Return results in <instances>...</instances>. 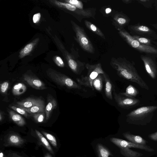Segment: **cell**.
Here are the masks:
<instances>
[{
	"instance_id": "obj_22",
	"label": "cell",
	"mask_w": 157,
	"mask_h": 157,
	"mask_svg": "<svg viewBox=\"0 0 157 157\" xmlns=\"http://www.w3.org/2000/svg\"><path fill=\"white\" fill-rule=\"evenodd\" d=\"M121 154L125 157H140L143 154L138 152L131 150L129 148H120Z\"/></svg>"
},
{
	"instance_id": "obj_5",
	"label": "cell",
	"mask_w": 157,
	"mask_h": 157,
	"mask_svg": "<svg viewBox=\"0 0 157 157\" xmlns=\"http://www.w3.org/2000/svg\"><path fill=\"white\" fill-rule=\"evenodd\" d=\"M48 76L58 85L70 89L81 90L82 87L78 83L67 75L55 71H48Z\"/></svg>"
},
{
	"instance_id": "obj_35",
	"label": "cell",
	"mask_w": 157,
	"mask_h": 157,
	"mask_svg": "<svg viewBox=\"0 0 157 157\" xmlns=\"http://www.w3.org/2000/svg\"><path fill=\"white\" fill-rule=\"evenodd\" d=\"M54 61L56 65L60 67L64 66V64L62 59L59 56H56L54 59Z\"/></svg>"
},
{
	"instance_id": "obj_14",
	"label": "cell",
	"mask_w": 157,
	"mask_h": 157,
	"mask_svg": "<svg viewBox=\"0 0 157 157\" xmlns=\"http://www.w3.org/2000/svg\"><path fill=\"white\" fill-rule=\"evenodd\" d=\"M44 101L40 98H28L17 102L20 107L29 108L43 103Z\"/></svg>"
},
{
	"instance_id": "obj_21",
	"label": "cell",
	"mask_w": 157,
	"mask_h": 157,
	"mask_svg": "<svg viewBox=\"0 0 157 157\" xmlns=\"http://www.w3.org/2000/svg\"><path fill=\"white\" fill-rule=\"evenodd\" d=\"M98 157H109L112 154L106 147L100 144H98L96 147Z\"/></svg>"
},
{
	"instance_id": "obj_34",
	"label": "cell",
	"mask_w": 157,
	"mask_h": 157,
	"mask_svg": "<svg viewBox=\"0 0 157 157\" xmlns=\"http://www.w3.org/2000/svg\"><path fill=\"white\" fill-rule=\"evenodd\" d=\"M137 1L144 7L147 8L151 7L152 5L153 1L152 0H137Z\"/></svg>"
},
{
	"instance_id": "obj_13",
	"label": "cell",
	"mask_w": 157,
	"mask_h": 157,
	"mask_svg": "<svg viewBox=\"0 0 157 157\" xmlns=\"http://www.w3.org/2000/svg\"><path fill=\"white\" fill-rule=\"evenodd\" d=\"M58 2V4L59 5L64 7L70 11L75 12V13L78 15L86 17H89L92 16L91 12L90 10L80 9L76 8L74 6L68 3L58 2Z\"/></svg>"
},
{
	"instance_id": "obj_45",
	"label": "cell",
	"mask_w": 157,
	"mask_h": 157,
	"mask_svg": "<svg viewBox=\"0 0 157 157\" xmlns=\"http://www.w3.org/2000/svg\"><path fill=\"white\" fill-rule=\"evenodd\" d=\"M155 43V44H156L157 45V42H154Z\"/></svg>"
},
{
	"instance_id": "obj_28",
	"label": "cell",
	"mask_w": 157,
	"mask_h": 157,
	"mask_svg": "<svg viewBox=\"0 0 157 157\" xmlns=\"http://www.w3.org/2000/svg\"><path fill=\"white\" fill-rule=\"evenodd\" d=\"M132 37L140 43L146 45L152 46L151 40L148 38L136 35L132 36Z\"/></svg>"
},
{
	"instance_id": "obj_6",
	"label": "cell",
	"mask_w": 157,
	"mask_h": 157,
	"mask_svg": "<svg viewBox=\"0 0 157 157\" xmlns=\"http://www.w3.org/2000/svg\"><path fill=\"white\" fill-rule=\"evenodd\" d=\"M73 23L76 38L80 46L86 52L94 53V48L93 45L84 29L76 23L74 22Z\"/></svg>"
},
{
	"instance_id": "obj_26",
	"label": "cell",
	"mask_w": 157,
	"mask_h": 157,
	"mask_svg": "<svg viewBox=\"0 0 157 157\" xmlns=\"http://www.w3.org/2000/svg\"><path fill=\"white\" fill-rule=\"evenodd\" d=\"M124 93L126 95L135 98L139 94V92L134 86L130 84L126 88Z\"/></svg>"
},
{
	"instance_id": "obj_37",
	"label": "cell",
	"mask_w": 157,
	"mask_h": 157,
	"mask_svg": "<svg viewBox=\"0 0 157 157\" xmlns=\"http://www.w3.org/2000/svg\"><path fill=\"white\" fill-rule=\"evenodd\" d=\"M40 17L41 14L39 13L34 14L33 17V22L35 23L38 22L40 20Z\"/></svg>"
},
{
	"instance_id": "obj_15",
	"label": "cell",
	"mask_w": 157,
	"mask_h": 157,
	"mask_svg": "<svg viewBox=\"0 0 157 157\" xmlns=\"http://www.w3.org/2000/svg\"><path fill=\"white\" fill-rule=\"evenodd\" d=\"M103 75L105 82V95L108 98L112 100L113 99L112 83L108 75L105 72Z\"/></svg>"
},
{
	"instance_id": "obj_2",
	"label": "cell",
	"mask_w": 157,
	"mask_h": 157,
	"mask_svg": "<svg viewBox=\"0 0 157 157\" xmlns=\"http://www.w3.org/2000/svg\"><path fill=\"white\" fill-rule=\"evenodd\" d=\"M157 106H142L131 111L126 116V121L128 123L144 125L152 120Z\"/></svg>"
},
{
	"instance_id": "obj_9",
	"label": "cell",
	"mask_w": 157,
	"mask_h": 157,
	"mask_svg": "<svg viewBox=\"0 0 157 157\" xmlns=\"http://www.w3.org/2000/svg\"><path fill=\"white\" fill-rule=\"evenodd\" d=\"M140 58L147 74L151 78L155 79L157 76V64L155 61L149 55H141Z\"/></svg>"
},
{
	"instance_id": "obj_43",
	"label": "cell",
	"mask_w": 157,
	"mask_h": 157,
	"mask_svg": "<svg viewBox=\"0 0 157 157\" xmlns=\"http://www.w3.org/2000/svg\"><path fill=\"white\" fill-rule=\"evenodd\" d=\"M0 157H4V154L2 152H1L0 153Z\"/></svg>"
},
{
	"instance_id": "obj_38",
	"label": "cell",
	"mask_w": 157,
	"mask_h": 157,
	"mask_svg": "<svg viewBox=\"0 0 157 157\" xmlns=\"http://www.w3.org/2000/svg\"><path fill=\"white\" fill-rule=\"evenodd\" d=\"M149 137L154 141H157V132L149 135Z\"/></svg>"
},
{
	"instance_id": "obj_1",
	"label": "cell",
	"mask_w": 157,
	"mask_h": 157,
	"mask_svg": "<svg viewBox=\"0 0 157 157\" xmlns=\"http://www.w3.org/2000/svg\"><path fill=\"white\" fill-rule=\"evenodd\" d=\"M110 64L120 77L136 83L143 89H149L148 86L138 74L133 64L126 59L112 58Z\"/></svg>"
},
{
	"instance_id": "obj_8",
	"label": "cell",
	"mask_w": 157,
	"mask_h": 157,
	"mask_svg": "<svg viewBox=\"0 0 157 157\" xmlns=\"http://www.w3.org/2000/svg\"><path fill=\"white\" fill-rule=\"evenodd\" d=\"M129 29L136 35L144 37L151 40L157 38L155 32L145 25H135L128 26Z\"/></svg>"
},
{
	"instance_id": "obj_40",
	"label": "cell",
	"mask_w": 157,
	"mask_h": 157,
	"mask_svg": "<svg viewBox=\"0 0 157 157\" xmlns=\"http://www.w3.org/2000/svg\"><path fill=\"white\" fill-rule=\"evenodd\" d=\"M105 11L106 13L108 14L111 12V10L110 8H108L105 9Z\"/></svg>"
},
{
	"instance_id": "obj_30",
	"label": "cell",
	"mask_w": 157,
	"mask_h": 157,
	"mask_svg": "<svg viewBox=\"0 0 157 157\" xmlns=\"http://www.w3.org/2000/svg\"><path fill=\"white\" fill-rule=\"evenodd\" d=\"M67 1L68 3L74 6L78 9H83V5L81 1L77 0H69Z\"/></svg>"
},
{
	"instance_id": "obj_23",
	"label": "cell",
	"mask_w": 157,
	"mask_h": 157,
	"mask_svg": "<svg viewBox=\"0 0 157 157\" xmlns=\"http://www.w3.org/2000/svg\"><path fill=\"white\" fill-rule=\"evenodd\" d=\"M27 90L26 86L23 83H19L13 87L12 92L14 95H20L24 93Z\"/></svg>"
},
{
	"instance_id": "obj_29",
	"label": "cell",
	"mask_w": 157,
	"mask_h": 157,
	"mask_svg": "<svg viewBox=\"0 0 157 157\" xmlns=\"http://www.w3.org/2000/svg\"><path fill=\"white\" fill-rule=\"evenodd\" d=\"M45 113H34L33 114V116L35 120L37 123L42 122L45 117Z\"/></svg>"
},
{
	"instance_id": "obj_11",
	"label": "cell",
	"mask_w": 157,
	"mask_h": 157,
	"mask_svg": "<svg viewBox=\"0 0 157 157\" xmlns=\"http://www.w3.org/2000/svg\"><path fill=\"white\" fill-rule=\"evenodd\" d=\"M25 140L17 133L12 132L7 135L4 138V145L6 147H20L25 142Z\"/></svg>"
},
{
	"instance_id": "obj_31",
	"label": "cell",
	"mask_w": 157,
	"mask_h": 157,
	"mask_svg": "<svg viewBox=\"0 0 157 157\" xmlns=\"http://www.w3.org/2000/svg\"><path fill=\"white\" fill-rule=\"evenodd\" d=\"M118 23L121 25H127L129 21V20L127 17L122 16L120 17L115 20Z\"/></svg>"
},
{
	"instance_id": "obj_24",
	"label": "cell",
	"mask_w": 157,
	"mask_h": 157,
	"mask_svg": "<svg viewBox=\"0 0 157 157\" xmlns=\"http://www.w3.org/2000/svg\"><path fill=\"white\" fill-rule=\"evenodd\" d=\"M84 23L86 27L89 30L103 38L105 39V36L102 32L94 25L86 20L85 21Z\"/></svg>"
},
{
	"instance_id": "obj_39",
	"label": "cell",
	"mask_w": 157,
	"mask_h": 157,
	"mask_svg": "<svg viewBox=\"0 0 157 157\" xmlns=\"http://www.w3.org/2000/svg\"><path fill=\"white\" fill-rule=\"evenodd\" d=\"M5 157H24L18 155L16 153H11L5 156Z\"/></svg>"
},
{
	"instance_id": "obj_44",
	"label": "cell",
	"mask_w": 157,
	"mask_h": 157,
	"mask_svg": "<svg viewBox=\"0 0 157 157\" xmlns=\"http://www.w3.org/2000/svg\"><path fill=\"white\" fill-rule=\"evenodd\" d=\"M2 119V115H1V113L0 114V121H1Z\"/></svg>"
},
{
	"instance_id": "obj_33",
	"label": "cell",
	"mask_w": 157,
	"mask_h": 157,
	"mask_svg": "<svg viewBox=\"0 0 157 157\" xmlns=\"http://www.w3.org/2000/svg\"><path fill=\"white\" fill-rule=\"evenodd\" d=\"M33 48V45L32 43L28 44L26 45L22 50V54L24 55L28 54L31 52Z\"/></svg>"
},
{
	"instance_id": "obj_7",
	"label": "cell",
	"mask_w": 157,
	"mask_h": 157,
	"mask_svg": "<svg viewBox=\"0 0 157 157\" xmlns=\"http://www.w3.org/2000/svg\"><path fill=\"white\" fill-rule=\"evenodd\" d=\"M115 100L118 106L123 109H128L139 105L140 101L134 97L125 95L124 92L117 93L113 92Z\"/></svg>"
},
{
	"instance_id": "obj_42",
	"label": "cell",
	"mask_w": 157,
	"mask_h": 157,
	"mask_svg": "<svg viewBox=\"0 0 157 157\" xmlns=\"http://www.w3.org/2000/svg\"><path fill=\"white\" fill-rule=\"evenodd\" d=\"M44 157H52L49 153H47Z\"/></svg>"
},
{
	"instance_id": "obj_36",
	"label": "cell",
	"mask_w": 157,
	"mask_h": 157,
	"mask_svg": "<svg viewBox=\"0 0 157 157\" xmlns=\"http://www.w3.org/2000/svg\"><path fill=\"white\" fill-rule=\"evenodd\" d=\"M9 86L8 82H5L1 84V91L3 93H4L7 90Z\"/></svg>"
},
{
	"instance_id": "obj_20",
	"label": "cell",
	"mask_w": 157,
	"mask_h": 157,
	"mask_svg": "<svg viewBox=\"0 0 157 157\" xmlns=\"http://www.w3.org/2000/svg\"><path fill=\"white\" fill-rule=\"evenodd\" d=\"M19 107L24 109L27 113L32 114L43 113L44 112L45 110L44 103L29 108Z\"/></svg>"
},
{
	"instance_id": "obj_3",
	"label": "cell",
	"mask_w": 157,
	"mask_h": 157,
	"mask_svg": "<svg viewBox=\"0 0 157 157\" xmlns=\"http://www.w3.org/2000/svg\"><path fill=\"white\" fill-rule=\"evenodd\" d=\"M87 70L86 75H82L80 78H77L76 80L80 85L84 86L94 90L93 83L94 79L100 74H103V71L100 63L95 64H90L87 63L85 65Z\"/></svg>"
},
{
	"instance_id": "obj_27",
	"label": "cell",
	"mask_w": 157,
	"mask_h": 157,
	"mask_svg": "<svg viewBox=\"0 0 157 157\" xmlns=\"http://www.w3.org/2000/svg\"><path fill=\"white\" fill-rule=\"evenodd\" d=\"M42 132L43 135L45 137L51 145L53 147H57V144L55 137L52 134L45 132L43 131Z\"/></svg>"
},
{
	"instance_id": "obj_17",
	"label": "cell",
	"mask_w": 157,
	"mask_h": 157,
	"mask_svg": "<svg viewBox=\"0 0 157 157\" xmlns=\"http://www.w3.org/2000/svg\"><path fill=\"white\" fill-rule=\"evenodd\" d=\"M57 103L56 100L51 96L48 98V103L45 108L44 112L46 115V120L49 119L52 110L56 107Z\"/></svg>"
},
{
	"instance_id": "obj_19",
	"label": "cell",
	"mask_w": 157,
	"mask_h": 157,
	"mask_svg": "<svg viewBox=\"0 0 157 157\" xmlns=\"http://www.w3.org/2000/svg\"><path fill=\"white\" fill-rule=\"evenodd\" d=\"M9 113L12 120L17 125L23 126L25 124V121L20 115L11 110L9 111Z\"/></svg>"
},
{
	"instance_id": "obj_41",
	"label": "cell",
	"mask_w": 157,
	"mask_h": 157,
	"mask_svg": "<svg viewBox=\"0 0 157 157\" xmlns=\"http://www.w3.org/2000/svg\"><path fill=\"white\" fill-rule=\"evenodd\" d=\"M124 2L127 3H131L132 2V0H124L123 1Z\"/></svg>"
},
{
	"instance_id": "obj_32",
	"label": "cell",
	"mask_w": 157,
	"mask_h": 157,
	"mask_svg": "<svg viewBox=\"0 0 157 157\" xmlns=\"http://www.w3.org/2000/svg\"><path fill=\"white\" fill-rule=\"evenodd\" d=\"M11 109L16 111L19 113L23 115L26 117H28L27 113L24 109L20 107H17L16 106H10Z\"/></svg>"
},
{
	"instance_id": "obj_16",
	"label": "cell",
	"mask_w": 157,
	"mask_h": 157,
	"mask_svg": "<svg viewBox=\"0 0 157 157\" xmlns=\"http://www.w3.org/2000/svg\"><path fill=\"white\" fill-rule=\"evenodd\" d=\"M35 137L37 138L39 143L50 152L52 154L54 152L49 142L45 137L39 131L37 130H35Z\"/></svg>"
},
{
	"instance_id": "obj_18",
	"label": "cell",
	"mask_w": 157,
	"mask_h": 157,
	"mask_svg": "<svg viewBox=\"0 0 157 157\" xmlns=\"http://www.w3.org/2000/svg\"><path fill=\"white\" fill-rule=\"evenodd\" d=\"M123 135L129 141L135 144L145 145L147 143L145 140L139 136L133 135L128 132L123 133Z\"/></svg>"
},
{
	"instance_id": "obj_25",
	"label": "cell",
	"mask_w": 157,
	"mask_h": 157,
	"mask_svg": "<svg viewBox=\"0 0 157 157\" xmlns=\"http://www.w3.org/2000/svg\"><path fill=\"white\" fill-rule=\"evenodd\" d=\"M103 74H100L94 79L93 83L94 89L99 92L101 91L103 87Z\"/></svg>"
},
{
	"instance_id": "obj_10",
	"label": "cell",
	"mask_w": 157,
	"mask_h": 157,
	"mask_svg": "<svg viewBox=\"0 0 157 157\" xmlns=\"http://www.w3.org/2000/svg\"><path fill=\"white\" fill-rule=\"evenodd\" d=\"M110 141L113 144L120 148H135L144 150L148 152H152L154 149L150 147L145 145L135 144L122 139L116 138H111Z\"/></svg>"
},
{
	"instance_id": "obj_12",
	"label": "cell",
	"mask_w": 157,
	"mask_h": 157,
	"mask_svg": "<svg viewBox=\"0 0 157 157\" xmlns=\"http://www.w3.org/2000/svg\"><path fill=\"white\" fill-rule=\"evenodd\" d=\"M23 78L29 86L34 89L42 90L46 88L45 84L36 77L25 75L23 76Z\"/></svg>"
},
{
	"instance_id": "obj_4",
	"label": "cell",
	"mask_w": 157,
	"mask_h": 157,
	"mask_svg": "<svg viewBox=\"0 0 157 157\" xmlns=\"http://www.w3.org/2000/svg\"><path fill=\"white\" fill-rule=\"evenodd\" d=\"M119 33L130 46L135 49L148 55L157 56V48L151 46L142 44L134 39L127 31L124 30H120Z\"/></svg>"
}]
</instances>
